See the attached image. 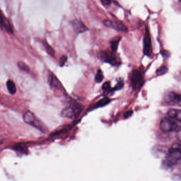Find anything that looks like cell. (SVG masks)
I'll list each match as a JSON object with an SVG mask.
<instances>
[{"label": "cell", "instance_id": "cell-1", "mask_svg": "<svg viewBox=\"0 0 181 181\" xmlns=\"http://www.w3.org/2000/svg\"><path fill=\"white\" fill-rule=\"evenodd\" d=\"M181 160V143H175L172 144L168 150L166 156L167 164L173 166L176 162Z\"/></svg>", "mask_w": 181, "mask_h": 181}, {"label": "cell", "instance_id": "cell-2", "mask_svg": "<svg viewBox=\"0 0 181 181\" xmlns=\"http://www.w3.org/2000/svg\"><path fill=\"white\" fill-rule=\"evenodd\" d=\"M24 120L26 123L32 125L42 132H46L47 131L45 124L30 111H27L24 114Z\"/></svg>", "mask_w": 181, "mask_h": 181}, {"label": "cell", "instance_id": "cell-3", "mask_svg": "<svg viewBox=\"0 0 181 181\" xmlns=\"http://www.w3.org/2000/svg\"><path fill=\"white\" fill-rule=\"evenodd\" d=\"M83 109V106L80 104H73L64 108L62 110L61 115L68 119H74L80 114Z\"/></svg>", "mask_w": 181, "mask_h": 181}, {"label": "cell", "instance_id": "cell-4", "mask_svg": "<svg viewBox=\"0 0 181 181\" xmlns=\"http://www.w3.org/2000/svg\"><path fill=\"white\" fill-rule=\"evenodd\" d=\"M98 56L103 62L108 63L112 65H117L120 64L115 53L112 51H101L99 53Z\"/></svg>", "mask_w": 181, "mask_h": 181}, {"label": "cell", "instance_id": "cell-5", "mask_svg": "<svg viewBox=\"0 0 181 181\" xmlns=\"http://www.w3.org/2000/svg\"><path fill=\"white\" fill-rule=\"evenodd\" d=\"M105 26L110 28L122 32H127L128 29L125 24L122 22L111 20L106 19L103 21Z\"/></svg>", "mask_w": 181, "mask_h": 181}, {"label": "cell", "instance_id": "cell-6", "mask_svg": "<svg viewBox=\"0 0 181 181\" xmlns=\"http://www.w3.org/2000/svg\"><path fill=\"white\" fill-rule=\"evenodd\" d=\"M130 81L134 89L140 88L144 84V79L141 72L138 70H134L130 76Z\"/></svg>", "mask_w": 181, "mask_h": 181}, {"label": "cell", "instance_id": "cell-7", "mask_svg": "<svg viewBox=\"0 0 181 181\" xmlns=\"http://www.w3.org/2000/svg\"><path fill=\"white\" fill-rule=\"evenodd\" d=\"M177 124L170 119L165 117L162 119L160 123V128L165 132L173 131L176 129Z\"/></svg>", "mask_w": 181, "mask_h": 181}, {"label": "cell", "instance_id": "cell-8", "mask_svg": "<svg viewBox=\"0 0 181 181\" xmlns=\"http://www.w3.org/2000/svg\"><path fill=\"white\" fill-rule=\"evenodd\" d=\"M165 101L170 105H179L181 106V95L175 92H170L165 96Z\"/></svg>", "mask_w": 181, "mask_h": 181}, {"label": "cell", "instance_id": "cell-9", "mask_svg": "<svg viewBox=\"0 0 181 181\" xmlns=\"http://www.w3.org/2000/svg\"><path fill=\"white\" fill-rule=\"evenodd\" d=\"M0 28L2 29H5L10 34H13V27L11 22L1 9H0Z\"/></svg>", "mask_w": 181, "mask_h": 181}, {"label": "cell", "instance_id": "cell-10", "mask_svg": "<svg viewBox=\"0 0 181 181\" xmlns=\"http://www.w3.org/2000/svg\"><path fill=\"white\" fill-rule=\"evenodd\" d=\"M144 53L147 56H150L151 55V40L150 37L149 31L146 28L144 39Z\"/></svg>", "mask_w": 181, "mask_h": 181}, {"label": "cell", "instance_id": "cell-11", "mask_svg": "<svg viewBox=\"0 0 181 181\" xmlns=\"http://www.w3.org/2000/svg\"><path fill=\"white\" fill-rule=\"evenodd\" d=\"M71 24L75 32H76L77 34H79L89 30V28H87L85 24L79 20H74L72 22Z\"/></svg>", "mask_w": 181, "mask_h": 181}, {"label": "cell", "instance_id": "cell-12", "mask_svg": "<svg viewBox=\"0 0 181 181\" xmlns=\"http://www.w3.org/2000/svg\"><path fill=\"white\" fill-rule=\"evenodd\" d=\"M48 82L51 88L59 90L62 88V84L57 77L52 72H50L48 77Z\"/></svg>", "mask_w": 181, "mask_h": 181}, {"label": "cell", "instance_id": "cell-13", "mask_svg": "<svg viewBox=\"0 0 181 181\" xmlns=\"http://www.w3.org/2000/svg\"><path fill=\"white\" fill-rule=\"evenodd\" d=\"M167 115L171 118L176 119L177 121L181 122V110L171 109L168 110Z\"/></svg>", "mask_w": 181, "mask_h": 181}, {"label": "cell", "instance_id": "cell-14", "mask_svg": "<svg viewBox=\"0 0 181 181\" xmlns=\"http://www.w3.org/2000/svg\"><path fill=\"white\" fill-rule=\"evenodd\" d=\"M121 39V37L117 36L115 37L111 40L110 41V48H111V51L113 52L116 53L117 51L118 48V46L119 44V42Z\"/></svg>", "mask_w": 181, "mask_h": 181}, {"label": "cell", "instance_id": "cell-15", "mask_svg": "<svg viewBox=\"0 0 181 181\" xmlns=\"http://www.w3.org/2000/svg\"><path fill=\"white\" fill-rule=\"evenodd\" d=\"M13 149L15 151L19 152L22 154H27L28 153V150L26 145L24 143H18L15 145Z\"/></svg>", "mask_w": 181, "mask_h": 181}, {"label": "cell", "instance_id": "cell-16", "mask_svg": "<svg viewBox=\"0 0 181 181\" xmlns=\"http://www.w3.org/2000/svg\"><path fill=\"white\" fill-rule=\"evenodd\" d=\"M42 43H43V46L45 48V50H46V51L47 53L49 54V55L51 56V57H55V51L53 49V48H52L51 46L48 43V42L46 40L43 41Z\"/></svg>", "mask_w": 181, "mask_h": 181}, {"label": "cell", "instance_id": "cell-17", "mask_svg": "<svg viewBox=\"0 0 181 181\" xmlns=\"http://www.w3.org/2000/svg\"><path fill=\"white\" fill-rule=\"evenodd\" d=\"M7 86L9 93L12 95L15 94L17 92V88L13 81L11 80H8L7 82Z\"/></svg>", "mask_w": 181, "mask_h": 181}, {"label": "cell", "instance_id": "cell-18", "mask_svg": "<svg viewBox=\"0 0 181 181\" xmlns=\"http://www.w3.org/2000/svg\"><path fill=\"white\" fill-rule=\"evenodd\" d=\"M110 101H111V100L108 98H106V97L103 98L102 99H101L100 100H99L97 103L95 104L94 107L98 108L105 106L108 105L110 102Z\"/></svg>", "mask_w": 181, "mask_h": 181}, {"label": "cell", "instance_id": "cell-19", "mask_svg": "<svg viewBox=\"0 0 181 181\" xmlns=\"http://www.w3.org/2000/svg\"><path fill=\"white\" fill-rule=\"evenodd\" d=\"M18 67L19 68L20 70L21 71H24L27 73H29L30 72V68L25 63L22 61H19L17 63Z\"/></svg>", "mask_w": 181, "mask_h": 181}, {"label": "cell", "instance_id": "cell-20", "mask_svg": "<svg viewBox=\"0 0 181 181\" xmlns=\"http://www.w3.org/2000/svg\"><path fill=\"white\" fill-rule=\"evenodd\" d=\"M104 78V76H103V74L102 71L101 70V69H99L97 72H96V76L95 77V80L96 82H102V81L103 79Z\"/></svg>", "mask_w": 181, "mask_h": 181}, {"label": "cell", "instance_id": "cell-21", "mask_svg": "<svg viewBox=\"0 0 181 181\" xmlns=\"http://www.w3.org/2000/svg\"><path fill=\"white\" fill-rule=\"evenodd\" d=\"M167 71V68L166 67H160V69H158L157 71V74L158 76H162L164 74H166Z\"/></svg>", "mask_w": 181, "mask_h": 181}, {"label": "cell", "instance_id": "cell-22", "mask_svg": "<svg viewBox=\"0 0 181 181\" xmlns=\"http://www.w3.org/2000/svg\"><path fill=\"white\" fill-rule=\"evenodd\" d=\"M67 60V56L66 55H63L60 57V61H59V64L60 67H63L64 65L65 64Z\"/></svg>", "mask_w": 181, "mask_h": 181}, {"label": "cell", "instance_id": "cell-23", "mask_svg": "<svg viewBox=\"0 0 181 181\" xmlns=\"http://www.w3.org/2000/svg\"><path fill=\"white\" fill-rule=\"evenodd\" d=\"M124 86V82L122 81H120L117 84L115 87L114 90H119L120 89H121Z\"/></svg>", "mask_w": 181, "mask_h": 181}, {"label": "cell", "instance_id": "cell-24", "mask_svg": "<svg viewBox=\"0 0 181 181\" xmlns=\"http://www.w3.org/2000/svg\"><path fill=\"white\" fill-rule=\"evenodd\" d=\"M102 4L105 7H108L111 5L112 0H100Z\"/></svg>", "mask_w": 181, "mask_h": 181}, {"label": "cell", "instance_id": "cell-25", "mask_svg": "<svg viewBox=\"0 0 181 181\" xmlns=\"http://www.w3.org/2000/svg\"><path fill=\"white\" fill-rule=\"evenodd\" d=\"M110 88V84L109 82H105L103 84L102 86V89L103 90H108Z\"/></svg>", "mask_w": 181, "mask_h": 181}, {"label": "cell", "instance_id": "cell-26", "mask_svg": "<svg viewBox=\"0 0 181 181\" xmlns=\"http://www.w3.org/2000/svg\"><path fill=\"white\" fill-rule=\"evenodd\" d=\"M133 114V111L132 110H128L125 112L124 114V119H127L131 117Z\"/></svg>", "mask_w": 181, "mask_h": 181}, {"label": "cell", "instance_id": "cell-27", "mask_svg": "<svg viewBox=\"0 0 181 181\" xmlns=\"http://www.w3.org/2000/svg\"><path fill=\"white\" fill-rule=\"evenodd\" d=\"M176 137L177 139L181 142V129L177 132Z\"/></svg>", "mask_w": 181, "mask_h": 181}, {"label": "cell", "instance_id": "cell-28", "mask_svg": "<svg viewBox=\"0 0 181 181\" xmlns=\"http://www.w3.org/2000/svg\"><path fill=\"white\" fill-rule=\"evenodd\" d=\"M179 1H181V0H179Z\"/></svg>", "mask_w": 181, "mask_h": 181}]
</instances>
